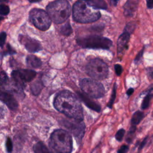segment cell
Segmentation results:
<instances>
[{
	"label": "cell",
	"mask_w": 153,
	"mask_h": 153,
	"mask_svg": "<svg viewBox=\"0 0 153 153\" xmlns=\"http://www.w3.org/2000/svg\"><path fill=\"white\" fill-rule=\"evenodd\" d=\"M129 150V146L126 145H122L117 151V153H127Z\"/></svg>",
	"instance_id": "d6a6232c"
},
{
	"label": "cell",
	"mask_w": 153,
	"mask_h": 153,
	"mask_svg": "<svg viewBox=\"0 0 153 153\" xmlns=\"http://www.w3.org/2000/svg\"><path fill=\"white\" fill-rule=\"evenodd\" d=\"M26 63L29 67L32 68H38L42 65L41 60L34 55H28L26 57Z\"/></svg>",
	"instance_id": "9a60e30c"
},
{
	"label": "cell",
	"mask_w": 153,
	"mask_h": 153,
	"mask_svg": "<svg viewBox=\"0 0 153 153\" xmlns=\"http://www.w3.org/2000/svg\"><path fill=\"white\" fill-rule=\"evenodd\" d=\"M4 19V17L0 16V24H1V20H3Z\"/></svg>",
	"instance_id": "ab89813d"
},
{
	"label": "cell",
	"mask_w": 153,
	"mask_h": 153,
	"mask_svg": "<svg viewBox=\"0 0 153 153\" xmlns=\"http://www.w3.org/2000/svg\"><path fill=\"white\" fill-rule=\"evenodd\" d=\"M8 76L7 74L3 71H0V85H4L7 84L8 82Z\"/></svg>",
	"instance_id": "4316f807"
},
{
	"label": "cell",
	"mask_w": 153,
	"mask_h": 153,
	"mask_svg": "<svg viewBox=\"0 0 153 153\" xmlns=\"http://www.w3.org/2000/svg\"><path fill=\"white\" fill-rule=\"evenodd\" d=\"M146 75L149 77V78L152 79H153V68L149 67V68H146Z\"/></svg>",
	"instance_id": "d590c367"
},
{
	"label": "cell",
	"mask_w": 153,
	"mask_h": 153,
	"mask_svg": "<svg viewBox=\"0 0 153 153\" xmlns=\"http://www.w3.org/2000/svg\"><path fill=\"white\" fill-rule=\"evenodd\" d=\"M76 42L80 47L85 48L108 50L109 49L112 45V42L111 39L98 35L78 38L76 39Z\"/></svg>",
	"instance_id": "5b68a950"
},
{
	"label": "cell",
	"mask_w": 153,
	"mask_h": 153,
	"mask_svg": "<svg viewBox=\"0 0 153 153\" xmlns=\"http://www.w3.org/2000/svg\"><path fill=\"white\" fill-rule=\"evenodd\" d=\"M133 92H134V89L133 88H130L129 89L127 90V91L126 92V94H127V96L128 97H130L133 93Z\"/></svg>",
	"instance_id": "74e56055"
},
{
	"label": "cell",
	"mask_w": 153,
	"mask_h": 153,
	"mask_svg": "<svg viewBox=\"0 0 153 153\" xmlns=\"http://www.w3.org/2000/svg\"><path fill=\"white\" fill-rule=\"evenodd\" d=\"M46 9L51 20L56 24L65 22L71 13V5L65 0L53 1L47 6Z\"/></svg>",
	"instance_id": "277c9868"
},
{
	"label": "cell",
	"mask_w": 153,
	"mask_h": 153,
	"mask_svg": "<svg viewBox=\"0 0 153 153\" xmlns=\"http://www.w3.org/2000/svg\"><path fill=\"white\" fill-rule=\"evenodd\" d=\"M130 36L129 33L124 32L119 36L117 41V52L118 54H122L127 48Z\"/></svg>",
	"instance_id": "4fadbf2b"
},
{
	"label": "cell",
	"mask_w": 153,
	"mask_h": 153,
	"mask_svg": "<svg viewBox=\"0 0 153 153\" xmlns=\"http://www.w3.org/2000/svg\"><path fill=\"white\" fill-rule=\"evenodd\" d=\"M144 49H145V48L143 47V48L138 53V54L136 55V57H135V59H134V63H135L136 64H138V63H139L140 62L141 59H142V58L143 54Z\"/></svg>",
	"instance_id": "f546056e"
},
{
	"label": "cell",
	"mask_w": 153,
	"mask_h": 153,
	"mask_svg": "<svg viewBox=\"0 0 153 153\" xmlns=\"http://www.w3.org/2000/svg\"><path fill=\"white\" fill-rule=\"evenodd\" d=\"M78 96H79L80 98L82 100V101L84 102V103L90 109L96 111L97 112H100L101 108L100 106H99L97 104H96V103H94V102L91 101L90 99H89L88 97H87L85 95L80 93H78Z\"/></svg>",
	"instance_id": "2e32d148"
},
{
	"label": "cell",
	"mask_w": 153,
	"mask_h": 153,
	"mask_svg": "<svg viewBox=\"0 0 153 153\" xmlns=\"http://www.w3.org/2000/svg\"><path fill=\"white\" fill-rule=\"evenodd\" d=\"M146 6L148 8H153V0H147L146 1Z\"/></svg>",
	"instance_id": "8d00e7d4"
},
{
	"label": "cell",
	"mask_w": 153,
	"mask_h": 153,
	"mask_svg": "<svg viewBox=\"0 0 153 153\" xmlns=\"http://www.w3.org/2000/svg\"><path fill=\"white\" fill-rule=\"evenodd\" d=\"M79 86L83 92L93 99H99L105 94V88L103 85L94 79H82L79 82Z\"/></svg>",
	"instance_id": "52a82bcc"
},
{
	"label": "cell",
	"mask_w": 153,
	"mask_h": 153,
	"mask_svg": "<svg viewBox=\"0 0 153 153\" xmlns=\"http://www.w3.org/2000/svg\"><path fill=\"white\" fill-rule=\"evenodd\" d=\"M49 145L56 153H71L73 149L72 137L68 131L57 129L51 133Z\"/></svg>",
	"instance_id": "7a4b0ae2"
},
{
	"label": "cell",
	"mask_w": 153,
	"mask_h": 153,
	"mask_svg": "<svg viewBox=\"0 0 153 153\" xmlns=\"http://www.w3.org/2000/svg\"><path fill=\"white\" fill-rule=\"evenodd\" d=\"M153 97V94H152L151 93H148L145 97H144L142 103L141 104V109H146L150 103V100H151L152 97Z\"/></svg>",
	"instance_id": "603a6c76"
},
{
	"label": "cell",
	"mask_w": 153,
	"mask_h": 153,
	"mask_svg": "<svg viewBox=\"0 0 153 153\" xmlns=\"http://www.w3.org/2000/svg\"><path fill=\"white\" fill-rule=\"evenodd\" d=\"M86 72L96 80H102L108 74V67L102 60L98 58L91 59L86 66Z\"/></svg>",
	"instance_id": "8992f818"
},
{
	"label": "cell",
	"mask_w": 153,
	"mask_h": 153,
	"mask_svg": "<svg viewBox=\"0 0 153 153\" xmlns=\"http://www.w3.org/2000/svg\"><path fill=\"white\" fill-rule=\"evenodd\" d=\"M136 130V127H134V126L130 127L129 131L127 133L126 138V141L127 143H131L133 142V140L135 137Z\"/></svg>",
	"instance_id": "44dd1931"
},
{
	"label": "cell",
	"mask_w": 153,
	"mask_h": 153,
	"mask_svg": "<svg viewBox=\"0 0 153 153\" xmlns=\"http://www.w3.org/2000/svg\"><path fill=\"white\" fill-rule=\"evenodd\" d=\"M29 20L36 28L43 31L48 29L51 23L47 13L38 8H33L30 11Z\"/></svg>",
	"instance_id": "ba28073f"
},
{
	"label": "cell",
	"mask_w": 153,
	"mask_h": 153,
	"mask_svg": "<svg viewBox=\"0 0 153 153\" xmlns=\"http://www.w3.org/2000/svg\"><path fill=\"white\" fill-rule=\"evenodd\" d=\"M136 26V24L135 22H130L126 25V26L124 29V32H127V33H129L130 35H131L132 33V32L134 31V30L135 29Z\"/></svg>",
	"instance_id": "d4e9b609"
},
{
	"label": "cell",
	"mask_w": 153,
	"mask_h": 153,
	"mask_svg": "<svg viewBox=\"0 0 153 153\" xmlns=\"http://www.w3.org/2000/svg\"><path fill=\"white\" fill-rule=\"evenodd\" d=\"M19 41L30 53H35L42 50V46L39 42L28 36L20 35Z\"/></svg>",
	"instance_id": "8fae6325"
},
{
	"label": "cell",
	"mask_w": 153,
	"mask_h": 153,
	"mask_svg": "<svg viewBox=\"0 0 153 153\" xmlns=\"http://www.w3.org/2000/svg\"><path fill=\"white\" fill-rule=\"evenodd\" d=\"M148 136H146L144 138V139L141 142V143H140L139 146V148H138V152H140V151H142V149L144 148V146L146 145V143L147 142V140H148Z\"/></svg>",
	"instance_id": "e575fe53"
},
{
	"label": "cell",
	"mask_w": 153,
	"mask_h": 153,
	"mask_svg": "<svg viewBox=\"0 0 153 153\" xmlns=\"http://www.w3.org/2000/svg\"><path fill=\"white\" fill-rule=\"evenodd\" d=\"M144 117L145 114L143 112L140 111H137L136 112H135L133 114L131 119V126L136 127V126L141 122Z\"/></svg>",
	"instance_id": "e0dca14e"
},
{
	"label": "cell",
	"mask_w": 153,
	"mask_h": 153,
	"mask_svg": "<svg viewBox=\"0 0 153 153\" xmlns=\"http://www.w3.org/2000/svg\"><path fill=\"white\" fill-rule=\"evenodd\" d=\"M36 75V72L31 69L15 70L11 73L14 82L19 88H23L25 83L31 81L35 77Z\"/></svg>",
	"instance_id": "9c48e42d"
},
{
	"label": "cell",
	"mask_w": 153,
	"mask_h": 153,
	"mask_svg": "<svg viewBox=\"0 0 153 153\" xmlns=\"http://www.w3.org/2000/svg\"><path fill=\"white\" fill-rule=\"evenodd\" d=\"M43 87L42 83L39 81H36L35 82L33 83L31 85V90L33 94L37 96L39 94L41 89Z\"/></svg>",
	"instance_id": "ffe728a7"
},
{
	"label": "cell",
	"mask_w": 153,
	"mask_h": 153,
	"mask_svg": "<svg viewBox=\"0 0 153 153\" xmlns=\"http://www.w3.org/2000/svg\"><path fill=\"white\" fill-rule=\"evenodd\" d=\"M62 34L65 35V36H69L71 34L72 32V29L71 27V26L69 22L65 23L63 25L60 30Z\"/></svg>",
	"instance_id": "7402d4cb"
},
{
	"label": "cell",
	"mask_w": 153,
	"mask_h": 153,
	"mask_svg": "<svg viewBox=\"0 0 153 153\" xmlns=\"http://www.w3.org/2000/svg\"><path fill=\"white\" fill-rule=\"evenodd\" d=\"M5 145H6V148H7L8 152H11V151L13 150V143L10 137H8L7 139Z\"/></svg>",
	"instance_id": "4dcf8cb0"
},
{
	"label": "cell",
	"mask_w": 153,
	"mask_h": 153,
	"mask_svg": "<svg viewBox=\"0 0 153 153\" xmlns=\"http://www.w3.org/2000/svg\"><path fill=\"white\" fill-rule=\"evenodd\" d=\"M73 19L78 23H88L97 21L101 16L97 10L90 6L87 1H78L73 6Z\"/></svg>",
	"instance_id": "3957f363"
},
{
	"label": "cell",
	"mask_w": 153,
	"mask_h": 153,
	"mask_svg": "<svg viewBox=\"0 0 153 153\" xmlns=\"http://www.w3.org/2000/svg\"><path fill=\"white\" fill-rule=\"evenodd\" d=\"M35 153H51L45 145L42 142H38L33 146Z\"/></svg>",
	"instance_id": "d6986e66"
},
{
	"label": "cell",
	"mask_w": 153,
	"mask_h": 153,
	"mask_svg": "<svg viewBox=\"0 0 153 153\" xmlns=\"http://www.w3.org/2000/svg\"><path fill=\"white\" fill-rule=\"evenodd\" d=\"M139 1L136 0H129L124 4V14L127 17H131L133 16L135 11L137 8Z\"/></svg>",
	"instance_id": "5bb4252c"
},
{
	"label": "cell",
	"mask_w": 153,
	"mask_h": 153,
	"mask_svg": "<svg viewBox=\"0 0 153 153\" xmlns=\"http://www.w3.org/2000/svg\"><path fill=\"white\" fill-rule=\"evenodd\" d=\"M54 108L68 117L83 121V111L80 102L72 92L64 90L57 94L54 100Z\"/></svg>",
	"instance_id": "6da1fadb"
},
{
	"label": "cell",
	"mask_w": 153,
	"mask_h": 153,
	"mask_svg": "<svg viewBox=\"0 0 153 153\" xmlns=\"http://www.w3.org/2000/svg\"><path fill=\"white\" fill-rule=\"evenodd\" d=\"M64 126L73 133L77 140L79 142L81 140L85 130V125L82 121H78L75 119H74V121H66Z\"/></svg>",
	"instance_id": "30bf717a"
},
{
	"label": "cell",
	"mask_w": 153,
	"mask_h": 153,
	"mask_svg": "<svg viewBox=\"0 0 153 153\" xmlns=\"http://www.w3.org/2000/svg\"><path fill=\"white\" fill-rule=\"evenodd\" d=\"M87 4L91 6V7L99 10V9H103L106 10L108 8L106 3L102 0H93V1H87Z\"/></svg>",
	"instance_id": "ac0fdd59"
},
{
	"label": "cell",
	"mask_w": 153,
	"mask_h": 153,
	"mask_svg": "<svg viewBox=\"0 0 153 153\" xmlns=\"http://www.w3.org/2000/svg\"><path fill=\"white\" fill-rule=\"evenodd\" d=\"M111 2L112 4V5H116L117 4V1H111Z\"/></svg>",
	"instance_id": "f35d334b"
},
{
	"label": "cell",
	"mask_w": 153,
	"mask_h": 153,
	"mask_svg": "<svg viewBox=\"0 0 153 153\" xmlns=\"http://www.w3.org/2000/svg\"><path fill=\"white\" fill-rule=\"evenodd\" d=\"M15 53H16V51L11 47V45L10 44H8L7 45L6 50H5L2 52H1V57H3V56H6L7 54H15Z\"/></svg>",
	"instance_id": "484cf974"
},
{
	"label": "cell",
	"mask_w": 153,
	"mask_h": 153,
	"mask_svg": "<svg viewBox=\"0 0 153 153\" xmlns=\"http://www.w3.org/2000/svg\"><path fill=\"white\" fill-rule=\"evenodd\" d=\"M6 37H7V34L5 32H2L1 33H0V47H4L5 44Z\"/></svg>",
	"instance_id": "1f68e13d"
},
{
	"label": "cell",
	"mask_w": 153,
	"mask_h": 153,
	"mask_svg": "<svg viewBox=\"0 0 153 153\" xmlns=\"http://www.w3.org/2000/svg\"><path fill=\"white\" fill-rule=\"evenodd\" d=\"M0 100L4 103L10 109L14 111L18 108V103L8 91L0 88Z\"/></svg>",
	"instance_id": "7c38bea8"
},
{
	"label": "cell",
	"mask_w": 153,
	"mask_h": 153,
	"mask_svg": "<svg viewBox=\"0 0 153 153\" xmlns=\"http://www.w3.org/2000/svg\"><path fill=\"white\" fill-rule=\"evenodd\" d=\"M114 68H115V71L116 74L118 76H120L121 74L123 72V68H122V66L120 64H116L114 66Z\"/></svg>",
	"instance_id": "836d02e7"
},
{
	"label": "cell",
	"mask_w": 153,
	"mask_h": 153,
	"mask_svg": "<svg viewBox=\"0 0 153 153\" xmlns=\"http://www.w3.org/2000/svg\"><path fill=\"white\" fill-rule=\"evenodd\" d=\"M116 90H117V84L115 82L114 83V85L113 86V88H112V94H111V98L109 99V102L107 104V106L111 109L112 108V105H113V103L114 102V100L115 99V97H116Z\"/></svg>",
	"instance_id": "cb8c5ba5"
},
{
	"label": "cell",
	"mask_w": 153,
	"mask_h": 153,
	"mask_svg": "<svg viewBox=\"0 0 153 153\" xmlns=\"http://www.w3.org/2000/svg\"><path fill=\"white\" fill-rule=\"evenodd\" d=\"M10 13V8L8 5L3 4H0V15L7 16Z\"/></svg>",
	"instance_id": "83f0119b"
},
{
	"label": "cell",
	"mask_w": 153,
	"mask_h": 153,
	"mask_svg": "<svg viewBox=\"0 0 153 153\" xmlns=\"http://www.w3.org/2000/svg\"><path fill=\"white\" fill-rule=\"evenodd\" d=\"M125 132H126V131L124 128H121V129L118 130L115 136V139L118 142H121L123 139V137L125 134Z\"/></svg>",
	"instance_id": "f1b7e54d"
}]
</instances>
